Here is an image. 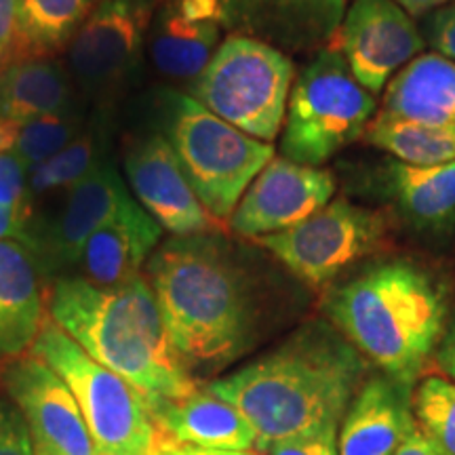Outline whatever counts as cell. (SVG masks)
I'll use <instances>...</instances> for the list:
<instances>
[{
  "instance_id": "ba28073f",
  "label": "cell",
  "mask_w": 455,
  "mask_h": 455,
  "mask_svg": "<svg viewBox=\"0 0 455 455\" xmlns=\"http://www.w3.org/2000/svg\"><path fill=\"white\" fill-rule=\"evenodd\" d=\"M295 81L291 57L258 38L230 34L195 83L198 104L251 138L281 133Z\"/></svg>"
},
{
  "instance_id": "4316f807",
  "label": "cell",
  "mask_w": 455,
  "mask_h": 455,
  "mask_svg": "<svg viewBox=\"0 0 455 455\" xmlns=\"http://www.w3.org/2000/svg\"><path fill=\"white\" fill-rule=\"evenodd\" d=\"M415 426L441 455H455V382L426 375L411 392Z\"/></svg>"
},
{
  "instance_id": "f35d334b",
  "label": "cell",
  "mask_w": 455,
  "mask_h": 455,
  "mask_svg": "<svg viewBox=\"0 0 455 455\" xmlns=\"http://www.w3.org/2000/svg\"><path fill=\"white\" fill-rule=\"evenodd\" d=\"M392 455H441V453L436 451L435 445H432L428 439H426L422 430L415 426L411 435L405 439V443H403V445L398 447Z\"/></svg>"
},
{
  "instance_id": "f1b7e54d",
  "label": "cell",
  "mask_w": 455,
  "mask_h": 455,
  "mask_svg": "<svg viewBox=\"0 0 455 455\" xmlns=\"http://www.w3.org/2000/svg\"><path fill=\"white\" fill-rule=\"evenodd\" d=\"M78 135H81V121L72 112L47 114L21 124L13 152L30 171L70 146Z\"/></svg>"
},
{
  "instance_id": "484cf974",
  "label": "cell",
  "mask_w": 455,
  "mask_h": 455,
  "mask_svg": "<svg viewBox=\"0 0 455 455\" xmlns=\"http://www.w3.org/2000/svg\"><path fill=\"white\" fill-rule=\"evenodd\" d=\"M367 144L386 150L395 161L432 167L455 161V131L430 127L407 118L378 112L363 135Z\"/></svg>"
},
{
  "instance_id": "d4e9b609",
  "label": "cell",
  "mask_w": 455,
  "mask_h": 455,
  "mask_svg": "<svg viewBox=\"0 0 455 455\" xmlns=\"http://www.w3.org/2000/svg\"><path fill=\"white\" fill-rule=\"evenodd\" d=\"M93 0H20L9 61L49 57L70 43L91 15Z\"/></svg>"
},
{
  "instance_id": "30bf717a",
  "label": "cell",
  "mask_w": 455,
  "mask_h": 455,
  "mask_svg": "<svg viewBox=\"0 0 455 455\" xmlns=\"http://www.w3.org/2000/svg\"><path fill=\"white\" fill-rule=\"evenodd\" d=\"M4 388L30 432L34 455H101L64 379L34 355L4 369Z\"/></svg>"
},
{
  "instance_id": "2e32d148",
  "label": "cell",
  "mask_w": 455,
  "mask_h": 455,
  "mask_svg": "<svg viewBox=\"0 0 455 455\" xmlns=\"http://www.w3.org/2000/svg\"><path fill=\"white\" fill-rule=\"evenodd\" d=\"M221 26L291 53L321 51L333 43L346 0H220Z\"/></svg>"
},
{
  "instance_id": "8fae6325",
  "label": "cell",
  "mask_w": 455,
  "mask_h": 455,
  "mask_svg": "<svg viewBox=\"0 0 455 455\" xmlns=\"http://www.w3.org/2000/svg\"><path fill=\"white\" fill-rule=\"evenodd\" d=\"M333 43L356 83L371 95L382 93L395 74L426 47L413 17L395 0H355Z\"/></svg>"
},
{
  "instance_id": "4dcf8cb0",
  "label": "cell",
  "mask_w": 455,
  "mask_h": 455,
  "mask_svg": "<svg viewBox=\"0 0 455 455\" xmlns=\"http://www.w3.org/2000/svg\"><path fill=\"white\" fill-rule=\"evenodd\" d=\"M0 455H34L30 432L13 403L0 401Z\"/></svg>"
},
{
  "instance_id": "e575fe53",
  "label": "cell",
  "mask_w": 455,
  "mask_h": 455,
  "mask_svg": "<svg viewBox=\"0 0 455 455\" xmlns=\"http://www.w3.org/2000/svg\"><path fill=\"white\" fill-rule=\"evenodd\" d=\"M173 7L196 24H220L221 26V3L220 0H175Z\"/></svg>"
},
{
  "instance_id": "1f68e13d",
  "label": "cell",
  "mask_w": 455,
  "mask_h": 455,
  "mask_svg": "<svg viewBox=\"0 0 455 455\" xmlns=\"http://www.w3.org/2000/svg\"><path fill=\"white\" fill-rule=\"evenodd\" d=\"M338 430L339 426H329V428L276 443L268 449V455H339Z\"/></svg>"
},
{
  "instance_id": "f546056e",
  "label": "cell",
  "mask_w": 455,
  "mask_h": 455,
  "mask_svg": "<svg viewBox=\"0 0 455 455\" xmlns=\"http://www.w3.org/2000/svg\"><path fill=\"white\" fill-rule=\"evenodd\" d=\"M26 173L28 167L15 152L0 155V207L32 212Z\"/></svg>"
},
{
  "instance_id": "4fadbf2b",
  "label": "cell",
  "mask_w": 455,
  "mask_h": 455,
  "mask_svg": "<svg viewBox=\"0 0 455 455\" xmlns=\"http://www.w3.org/2000/svg\"><path fill=\"white\" fill-rule=\"evenodd\" d=\"M333 195L331 171L275 156L244 190L228 226L247 238L276 235L321 212Z\"/></svg>"
},
{
  "instance_id": "cb8c5ba5",
  "label": "cell",
  "mask_w": 455,
  "mask_h": 455,
  "mask_svg": "<svg viewBox=\"0 0 455 455\" xmlns=\"http://www.w3.org/2000/svg\"><path fill=\"white\" fill-rule=\"evenodd\" d=\"M220 24L188 21L173 4L158 15L150 38L155 66L171 78H198L218 49Z\"/></svg>"
},
{
  "instance_id": "8d00e7d4",
  "label": "cell",
  "mask_w": 455,
  "mask_h": 455,
  "mask_svg": "<svg viewBox=\"0 0 455 455\" xmlns=\"http://www.w3.org/2000/svg\"><path fill=\"white\" fill-rule=\"evenodd\" d=\"M152 455H261L259 451H232V449H209V447H196L188 445V443H180L169 439L161 432V439Z\"/></svg>"
},
{
  "instance_id": "d590c367",
  "label": "cell",
  "mask_w": 455,
  "mask_h": 455,
  "mask_svg": "<svg viewBox=\"0 0 455 455\" xmlns=\"http://www.w3.org/2000/svg\"><path fill=\"white\" fill-rule=\"evenodd\" d=\"M17 4L20 0H0V70L9 60L17 30Z\"/></svg>"
},
{
  "instance_id": "83f0119b",
  "label": "cell",
  "mask_w": 455,
  "mask_h": 455,
  "mask_svg": "<svg viewBox=\"0 0 455 455\" xmlns=\"http://www.w3.org/2000/svg\"><path fill=\"white\" fill-rule=\"evenodd\" d=\"M100 144L93 133H81L70 146L57 152L49 161H44L30 169L28 178V192L32 196H43L47 192L55 190H70L83 181L91 171H95L101 164L100 161Z\"/></svg>"
},
{
  "instance_id": "9c48e42d",
  "label": "cell",
  "mask_w": 455,
  "mask_h": 455,
  "mask_svg": "<svg viewBox=\"0 0 455 455\" xmlns=\"http://www.w3.org/2000/svg\"><path fill=\"white\" fill-rule=\"evenodd\" d=\"M390 224L384 213L335 198L301 224L255 238L312 289L329 287L361 259L384 251Z\"/></svg>"
},
{
  "instance_id": "7a4b0ae2",
  "label": "cell",
  "mask_w": 455,
  "mask_h": 455,
  "mask_svg": "<svg viewBox=\"0 0 455 455\" xmlns=\"http://www.w3.org/2000/svg\"><path fill=\"white\" fill-rule=\"evenodd\" d=\"M148 281L171 344L190 373L220 371L253 346L259 301L224 236L169 238L148 259Z\"/></svg>"
},
{
  "instance_id": "3957f363",
  "label": "cell",
  "mask_w": 455,
  "mask_h": 455,
  "mask_svg": "<svg viewBox=\"0 0 455 455\" xmlns=\"http://www.w3.org/2000/svg\"><path fill=\"white\" fill-rule=\"evenodd\" d=\"M323 312L369 365L413 388L445 335L449 291L422 261L386 258L331 284Z\"/></svg>"
},
{
  "instance_id": "5bb4252c",
  "label": "cell",
  "mask_w": 455,
  "mask_h": 455,
  "mask_svg": "<svg viewBox=\"0 0 455 455\" xmlns=\"http://www.w3.org/2000/svg\"><path fill=\"white\" fill-rule=\"evenodd\" d=\"M127 180L140 207L163 230L175 236L224 235L226 224L215 220L188 184L173 148L163 135L135 141L124 158Z\"/></svg>"
},
{
  "instance_id": "277c9868",
  "label": "cell",
  "mask_w": 455,
  "mask_h": 455,
  "mask_svg": "<svg viewBox=\"0 0 455 455\" xmlns=\"http://www.w3.org/2000/svg\"><path fill=\"white\" fill-rule=\"evenodd\" d=\"M49 315L91 358L133 386L152 415L195 392L144 276L121 287H95L81 276L55 283Z\"/></svg>"
},
{
  "instance_id": "d6a6232c",
  "label": "cell",
  "mask_w": 455,
  "mask_h": 455,
  "mask_svg": "<svg viewBox=\"0 0 455 455\" xmlns=\"http://www.w3.org/2000/svg\"><path fill=\"white\" fill-rule=\"evenodd\" d=\"M424 34L436 53L455 61V3L432 11L424 20Z\"/></svg>"
},
{
  "instance_id": "8992f818",
  "label": "cell",
  "mask_w": 455,
  "mask_h": 455,
  "mask_svg": "<svg viewBox=\"0 0 455 455\" xmlns=\"http://www.w3.org/2000/svg\"><path fill=\"white\" fill-rule=\"evenodd\" d=\"M375 95L352 76L333 44L316 51L293 81L284 114L281 152L289 161L321 167L365 135Z\"/></svg>"
},
{
  "instance_id": "7402d4cb",
  "label": "cell",
  "mask_w": 455,
  "mask_h": 455,
  "mask_svg": "<svg viewBox=\"0 0 455 455\" xmlns=\"http://www.w3.org/2000/svg\"><path fill=\"white\" fill-rule=\"evenodd\" d=\"M384 186L396 213L415 230L443 235L455 226V161L415 167L392 158Z\"/></svg>"
},
{
  "instance_id": "ab89813d",
  "label": "cell",
  "mask_w": 455,
  "mask_h": 455,
  "mask_svg": "<svg viewBox=\"0 0 455 455\" xmlns=\"http://www.w3.org/2000/svg\"><path fill=\"white\" fill-rule=\"evenodd\" d=\"M395 3L405 11L407 15L411 17H419V15H426L430 13V11H436V9H443L447 7V4L455 3V0H395Z\"/></svg>"
},
{
  "instance_id": "ac0fdd59",
  "label": "cell",
  "mask_w": 455,
  "mask_h": 455,
  "mask_svg": "<svg viewBox=\"0 0 455 455\" xmlns=\"http://www.w3.org/2000/svg\"><path fill=\"white\" fill-rule=\"evenodd\" d=\"M163 228L140 203L89 236L78 259L81 278L95 287H121L141 276L140 270L155 253Z\"/></svg>"
},
{
  "instance_id": "6da1fadb",
  "label": "cell",
  "mask_w": 455,
  "mask_h": 455,
  "mask_svg": "<svg viewBox=\"0 0 455 455\" xmlns=\"http://www.w3.org/2000/svg\"><path fill=\"white\" fill-rule=\"evenodd\" d=\"M369 361L327 318L306 323L278 348L207 386L244 415L258 451L339 426L369 378Z\"/></svg>"
},
{
  "instance_id": "9a60e30c",
  "label": "cell",
  "mask_w": 455,
  "mask_h": 455,
  "mask_svg": "<svg viewBox=\"0 0 455 455\" xmlns=\"http://www.w3.org/2000/svg\"><path fill=\"white\" fill-rule=\"evenodd\" d=\"M127 186L112 164L101 163L83 181L68 190L66 203L57 218L41 235H32L28 251H34L49 270L78 264L84 243L108 221L133 207Z\"/></svg>"
},
{
  "instance_id": "74e56055",
  "label": "cell",
  "mask_w": 455,
  "mask_h": 455,
  "mask_svg": "<svg viewBox=\"0 0 455 455\" xmlns=\"http://www.w3.org/2000/svg\"><path fill=\"white\" fill-rule=\"evenodd\" d=\"M436 363L451 382H455V316L449 318V325L443 335L439 348H436Z\"/></svg>"
},
{
  "instance_id": "52a82bcc",
  "label": "cell",
  "mask_w": 455,
  "mask_h": 455,
  "mask_svg": "<svg viewBox=\"0 0 455 455\" xmlns=\"http://www.w3.org/2000/svg\"><path fill=\"white\" fill-rule=\"evenodd\" d=\"M167 116V141L188 184L203 207L226 224L249 184L275 158V148L221 121L188 95L171 98Z\"/></svg>"
},
{
  "instance_id": "603a6c76",
  "label": "cell",
  "mask_w": 455,
  "mask_h": 455,
  "mask_svg": "<svg viewBox=\"0 0 455 455\" xmlns=\"http://www.w3.org/2000/svg\"><path fill=\"white\" fill-rule=\"evenodd\" d=\"M72 87L49 57H21L0 70V116L26 124L47 114L70 112Z\"/></svg>"
},
{
  "instance_id": "e0dca14e",
  "label": "cell",
  "mask_w": 455,
  "mask_h": 455,
  "mask_svg": "<svg viewBox=\"0 0 455 455\" xmlns=\"http://www.w3.org/2000/svg\"><path fill=\"white\" fill-rule=\"evenodd\" d=\"M413 388L371 373L339 422V455H392L415 428Z\"/></svg>"
},
{
  "instance_id": "d6986e66",
  "label": "cell",
  "mask_w": 455,
  "mask_h": 455,
  "mask_svg": "<svg viewBox=\"0 0 455 455\" xmlns=\"http://www.w3.org/2000/svg\"><path fill=\"white\" fill-rule=\"evenodd\" d=\"M158 430L188 445L232 451H258V436L244 415L209 388L167 403L155 413Z\"/></svg>"
},
{
  "instance_id": "7c38bea8",
  "label": "cell",
  "mask_w": 455,
  "mask_h": 455,
  "mask_svg": "<svg viewBox=\"0 0 455 455\" xmlns=\"http://www.w3.org/2000/svg\"><path fill=\"white\" fill-rule=\"evenodd\" d=\"M152 0H104L70 41V68L95 95L116 91L138 64Z\"/></svg>"
},
{
  "instance_id": "ffe728a7",
  "label": "cell",
  "mask_w": 455,
  "mask_h": 455,
  "mask_svg": "<svg viewBox=\"0 0 455 455\" xmlns=\"http://www.w3.org/2000/svg\"><path fill=\"white\" fill-rule=\"evenodd\" d=\"M44 321L38 264L26 244L0 243V356L32 348Z\"/></svg>"
},
{
  "instance_id": "836d02e7",
  "label": "cell",
  "mask_w": 455,
  "mask_h": 455,
  "mask_svg": "<svg viewBox=\"0 0 455 455\" xmlns=\"http://www.w3.org/2000/svg\"><path fill=\"white\" fill-rule=\"evenodd\" d=\"M30 213L32 212H17V209L0 207V243L17 241L28 244L30 238Z\"/></svg>"
},
{
  "instance_id": "44dd1931",
  "label": "cell",
  "mask_w": 455,
  "mask_h": 455,
  "mask_svg": "<svg viewBox=\"0 0 455 455\" xmlns=\"http://www.w3.org/2000/svg\"><path fill=\"white\" fill-rule=\"evenodd\" d=\"M382 112L455 131V61L439 53L415 57L386 84Z\"/></svg>"
},
{
  "instance_id": "60d3db41",
  "label": "cell",
  "mask_w": 455,
  "mask_h": 455,
  "mask_svg": "<svg viewBox=\"0 0 455 455\" xmlns=\"http://www.w3.org/2000/svg\"><path fill=\"white\" fill-rule=\"evenodd\" d=\"M21 124L11 121V118L0 116V155L3 152H13L17 140H20Z\"/></svg>"
},
{
  "instance_id": "5b68a950",
  "label": "cell",
  "mask_w": 455,
  "mask_h": 455,
  "mask_svg": "<svg viewBox=\"0 0 455 455\" xmlns=\"http://www.w3.org/2000/svg\"><path fill=\"white\" fill-rule=\"evenodd\" d=\"M32 355L72 390L101 455H152L161 439L146 398L127 379L91 358L53 318H44Z\"/></svg>"
}]
</instances>
